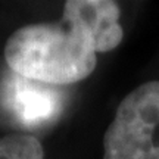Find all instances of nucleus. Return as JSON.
Segmentation results:
<instances>
[{"label":"nucleus","instance_id":"39448f33","mask_svg":"<svg viewBox=\"0 0 159 159\" xmlns=\"http://www.w3.org/2000/svg\"><path fill=\"white\" fill-rule=\"evenodd\" d=\"M44 152L33 136L12 134L0 139V159H43Z\"/></svg>","mask_w":159,"mask_h":159},{"label":"nucleus","instance_id":"423d86ee","mask_svg":"<svg viewBox=\"0 0 159 159\" xmlns=\"http://www.w3.org/2000/svg\"><path fill=\"white\" fill-rule=\"evenodd\" d=\"M139 159H159V148L152 146V148L148 149L146 152H143L142 156Z\"/></svg>","mask_w":159,"mask_h":159},{"label":"nucleus","instance_id":"f257e3e1","mask_svg":"<svg viewBox=\"0 0 159 159\" xmlns=\"http://www.w3.org/2000/svg\"><path fill=\"white\" fill-rule=\"evenodd\" d=\"M5 59L15 74L50 85L78 83L96 68L89 35L63 21L16 30L6 43Z\"/></svg>","mask_w":159,"mask_h":159},{"label":"nucleus","instance_id":"20e7f679","mask_svg":"<svg viewBox=\"0 0 159 159\" xmlns=\"http://www.w3.org/2000/svg\"><path fill=\"white\" fill-rule=\"evenodd\" d=\"M9 108L22 125L44 124L57 114L59 93L50 84L24 78L15 74L9 81Z\"/></svg>","mask_w":159,"mask_h":159},{"label":"nucleus","instance_id":"f03ea898","mask_svg":"<svg viewBox=\"0 0 159 159\" xmlns=\"http://www.w3.org/2000/svg\"><path fill=\"white\" fill-rule=\"evenodd\" d=\"M159 124V81L137 87L119 103L112 124L105 133L103 159H139L150 149Z\"/></svg>","mask_w":159,"mask_h":159},{"label":"nucleus","instance_id":"7ed1b4c3","mask_svg":"<svg viewBox=\"0 0 159 159\" xmlns=\"http://www.w3.org/2000/svg\"><path fill=\"white\" fill-rule=\"evenodd\" d=\"M119 7L109 0H69L63 7V22L83 30L91 40L94 52L115 49L124 37L118 22Z\"/></svg>","mask_w":159,"mask_h":159}]
</instances>
